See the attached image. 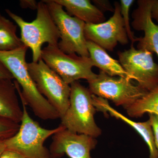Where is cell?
<instances>
[{"label":"cell","mask_w":158,"mask_h":158,"mask_svg":"<svg viewBox=\"0 0 158 158\" xmlns=\"http://www.w3.org/2000/svg\"><path fill=\"white\" fill-rule=\"evenodd\" d=\"M28 48L24 45L9 51H0V61L14 79L20 98L28 106L35 116L43 120L60 118L59 113L37 89L27 67L26 55Z\"/></svg>","instance_id":"cell-1"},{"label":"cell","mask_w":158,"mask_h":158,"mask_svg":"<svg viewBox=\"0 0 158 158\" xmlns=\"http://www.w3.org/2000/svg\"><path fill=\"white\" fill-rule=\"evenodd\" d=\"M37 17L31 22H27L22 18L9 9L6 13L19 27L22 42L32 52L33 62L41 59L42 46L45 43L48 45L58 46L60 32L56 25L48 7L43 1L38 3Z\"/></svg>","instance_id":"cell-2"},{"label":"cell","mask_w":158,"mask_h":158,"mask_svg":"<svg viewBox=\"0 0 158 158\" xmlns=\"http://www.w3.org/2000/svg\"><path fill=\"white\" fill-rule=\"evenodd\" d=\"M20 99L23 111L22 119L17 133L5 141L6 149L17 153L24 158H52L49 150L44 146V142L64 127L60 124L53 129L41 127L30 116L26 104Z\"/></svg>","instance_id":"cell-3"},{"label":"cell","mask_w":158,"mask_h":158,"mask_svg":"<svg viewBox=\"0 0 158 158\" xmlns=\"http://www.w3.org/2000/svg\"><path fill=\"white\" fill-rule=\"evenodd\" d=\"M70 86L69 107L61 118L60 124L72 132L94 138L98 137L102 131L94 120L96 109L93 105L92 94L78 81Z\"/></svg>","instance_id":"cell-4"},{"label":"cell","mask_w":158,"mask_h":158,"mask_svg":"<svg viewBox=\"0 0 158 158\" xmlns=\"http://www.w3.org/2000/svg\"><path fill=\"white\" fill-rule=\"evenodd\" d=\"M41 59L69 85L80 79L90 81L97 76L92 71L94 65L90 57L65 53L58 46L48 45L43 48Z\"/></svg>","instance_id":"cell-5"},{"label":"cell","mask_w":158,"mask_h":158,"mask_svg":"<svg viewBox=\"0 0 158 158\" xmlns=\"http://www.w3.org/2000/svg\"><path fill=\"white\" fill-rule=\"evenodd\" d=\"M59 29L61 40L58 47L67 54H77L81 56L90 57L87 40L85 35V23L70 16L61 5L54 0H44Z\"/></svg>","instance_id":"cell-6"},{"label":"cell","mask_w":158,"mask_h":158,"mask_svg":"<svg viewBox=\"0 0 158 158\" xmlns=\"http://www.w3.org/2000/svg\"><path fill=\"white\" fill-rule=\"evenodd\" d=\"M27 67L40 93L62 118L69 107L70 85L64 82L41 59L37 62L27 63Z\"/></svg>","instance_id":"cell-7"},{"label":"cell","mask_w":158,"mask_h":158,"mask_svg":"<svg viewBox=\"0 0 158 158\" xmlns=\"http://www.w3.org/2000/svg\"><path fill=\"white\" fill-rule=\"evenodd\" d=\"M131 81L122 77L110 76L100 70L95 78L88 82L92 94L110 100L116 106L126 109L148 92Z\"/></svg>","instance_id":"cell-8"},{"label":"cell","mask_w":158,"mask_h":158,"mask_svg":"<svg viewBox=\"0 0 158 158\" xmlns=\"http://www.w3.org/2000/svg\"><path fill=\"white\" fill-rule=\"evenodd\" d=\"M119 62L128 73L142 89L149 91L158 85V65L154 62L153 53L131 48L118 53Z\"/></svg>","instance_id":"cell-9"},{"label":"cell","mask_w":158,"mask_h":158,"mask_svg":"<svg viewBox=\"0 0 158 158\" xmlns=\"http://www.w3.org/2000/svg\"><path fill=\"white\" fill-rule=\"evenodd\" d=\"M113 16L104 22L86 23L85 35L87 40L92 41L105 50L113 52L118 43L127 44L129 38L121 14L120 4L114 3Z\"/></svg>","instance_id":"cell-10"},{"label":"cell","mask_w":158,"mask_h":158,"mask_svg":"<svg viewBox=\"0 0 158 158\" xmlns=\"http://www.w3.org/2000/svg\"><path fill=\"white\" fill-rule=\"evenodd\" d=\"M96 144L95 138L63 127L52 136L49 151L52 158H61L65 154L70 158H90V151Z\"/></svg>","instance_id":"cell-11"},{"label":"cell","mask_w":158,"mask_h":158,"mask_svg":"<svg viewBox=\"0 0 158 158\" xmlns=\"http://www.w3.org/2000/svg\"><path fill=\"white\" fill-rule=\"evenodd\" d=\"M154 0H139L138 7L133 11V28L144 32V37H138V49L155 53L158 56V25L153 21L151 9Z\"/></svg>","instance_id":"cell-12"},{"label":"cell","mask_w":158,"mask_h":158,"mask_svg":"<svg viewBox=\"0 0 158 158\" xmlns=\"http://www.w3.org/2000/svg\"><path fill=\"white\" fill-rule=\"evenodd\" d=\"M92 100L96 110L103 112L105 114L109 113L111 116L121 119L135 129L147 144L149 148V158H158V152L156 147L153 132L149 119L143 122H136L112 108L107 100L92 94Z\"/></svg>","instance_id":"cell-13"},{"label":"cell","mask_w":158,"mask_h":158,"mask_svg":"<svg viewBox=\"0 0 158 158\" xmlns=\"http://www.w3.org/2000/svg\"><path fill=\"white\" fill-rule=\"evenodd\" d=\"M17 92L14 81L0 78V117L20 123L23 111Z\"/></svg>","instance_id":"cell-14"},{"label":"cell","mask_w":158,"mask_h":158,"mask_svg":"<svg viewBox=\"0 0 158 158\" xmlns=\"http://www.w3.org/2000/svg\"><path fill=\"white\" fill-rule=\"evenodd\" d=\"M62 7L70 16H74L85 23H103L106 18L103 13L89 0H54Z\"/></svg>","instance_id":"cell-15"},{"label":"cell","mask_w":158,"mask_h":158,"mask_svg":"<svg viewBox=\"0 0 158 158\" xmlns=\"http://www.w3.org/2000/svg\"><path fill=\"white\" fill-rule=\"evenodd\" d=\"M87 47L90 58L94 66L111 77L118 76L128 80L133 78L122 67L119 61L110 56L104 49L90 40H87Z\"/></svg>","instance_id":"cell-16"},{"label":"cell","mask_w":158,"mask_h":158,"mask_svg":"<svg viewBox=\"0 0 158 158\" xmlns=\"http://www.w3.org/2000/svg\"><path fill=\"white\" fill-rule=\"evenodd\" d=\"M125 109L132 117H141L146 113L158 116V85Z\"/></svg>","instance_id":"cell-17"},{"label":"cell","mask_w":158,"mask_h":158,"mask_svg":"<svg viewBox=\"0 0 158 158\" xmlns=\"http://www.w3.org/2000/svg\"><path fill=\"white\" fill-rule=\"evenodd\" d=\"M16 31L17 26L0 15V51H12L24 45Z\"/></svg>","instance_id":"cell-18"},{"label":"cell","mask_w":158,"mask_h":158,"mask_svg":"<svg viewBox=\"0 0 158 158\" xmlns=\"http://www.w3.org/2000/svg\"><path fill=\"white\" fill-rule=\"evenodd\" d=\"M120 2L121 14L124 22L126 31L129 39L131 41L132 44H133L135 42L138 41V37H135L132 31L131 30L129 19V11L130 8L133 3L135 2V1L121 0Z\"/></svg>","instance_id":"cell-19"},{"label":"cell","mask_w":158,"mask_h":158,"mask_svg":"<svg viewBox=\"0 0 158 158\" xmlns=\"http://www.w3.org/2000/svg\"><path fill=\"white\" fill-rule=\"evenodd\" d=\"M20 123L0 117V141H5L18 131Z\"/></svg>","instance_id":"cell-20"},{"label":"cell","mask_w":158,"mask_h":158,"mask_svg":"<svg viewBox=\"0 0 158 158\" xmlns=\"http://www.w3.org/2000/svg\"><path fill=\"white\" fill-rule=\"evenodd\" d=\"M149 116L153 132L156 147L158 152V116L154 114H149Z\"/></svg>","instance_id":"cell-21"},{"label":"cell","mask_w":158,"mask_h":158,"mask_svg":"<svg viewBox=\"0 0 158 158\" xmlns=\"http://www.w3.org/2000/svg\"><path fill=\"white\" fill-rule=\"evenodd\" d=\"M0 78L13 80V76L5 65L0 61Z\"/></svg>","instance_id":"cell-22"},{"label":"cell","mask_w":158,"mask_h":158,"mask_svg":"<svg viewBox=\"0 0 158 158\" xmlns=\"http://www.w3.org/2000/svg\"><path fill=\"white\" fill-rule=\"evenodd\" d=\"M38 3L34 0H24L20 1V6L23 8L37 9Z\"/></svg>","instance_id":"cell-23"},{"label":"cell","mask_w":158,"mask_h":158,"mask_svg":"<svg viewBox=\"0 0 158 158\" xmlns=\"http://www.w3.org/2000/svg\"><path fill=\"white\" fill-rule=\"evenodd\" d=\"M94 3L96 4L100 8L105 10H108L113 11L114 12V9H113L110 3L107 1H94Z\"/></svg>","instance_id":"cell-24"},{"label":"cell","mask_w":158,"mask_h":158,"mask_svg":"<svg viewBox=\"0 0 158 158\" xmlns=\"http://www.w3.org/2000/svg\"><path fill=\"white\" fill-rule=\"evenodd\" d=\"M0 158H24L17 153L9 150L6 149L0 156Z\"/></svg>","instance_id":"cell-25"},{"label":"cell","mask_w":158,"mask_h":158,"mask_svg":"<svg viewBox=\"0 0 158 158\" xmlns=\"http://www.w3.org/2000/svg\"><path fill=\"white\" fill-rule=\"evenodd\" d=\"M151 15L152 19H155L158 23V1L154 0L151 9Z\"/></svg>","instance_id":"cell-26"},{"label":"cell","mask_w":158,"mask_h":158,"mask_svg":"<svg viewBox=\"0 0 158 158\" xmlns=\"http://www.w3.org/2000/svg\"><path fill=\"white\" fill-rule=\"evenodd\" d=\"M6 149L5 141H0V156Z\"/></svg>","instance_id":"cell-27"}]
</instances>
